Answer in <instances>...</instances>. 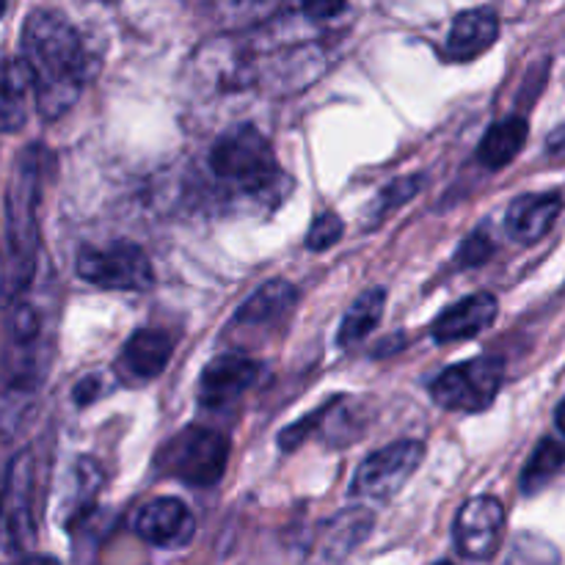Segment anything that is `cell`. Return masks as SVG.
<instances>
[{"label": "cell", "instance_id": "cell-1", "mask_svg": "<svg viewBox=\"0 0 565 565\" xmlns=\"http://www.w3.org/2000/svg\"><path fill=\"white\" fill-rule=\"evenodd\" d=\"M22 61L31 72L33 97L44 119L64 116L94 75V58L81 33L47 9L31 11L22 25Z\"/></svg>", "mask_w": 565, "mask_h": 565}, {"label": "cell", "instance_id": "cell-2", "mask_svg": "<svg viewBox=\"0 0 565 565\" xmlns=\"http://www.w3.org/2000/svg\"><path fill=\"white\" fill-rule=\"evenodd\" d=\"M47 149L33 143L17 158L14 177L6 191V263L3 298L14 303L36 274L39 254V199H42Z\"/></svg>", "mask_w": 565, "mask_h": 565}, {"label": "cell", "instance_id": "cell-3", "mask_svg": "<svg viewBox=\"0 0 565 565\" xmlns=\"http://www.w3.org/2000/svg\"><path fill=\"white\" fill-rule=\"evenodd\" d=\"M210 169L252 196L274 193L285 182L274 147L254 125H237L226 130L210 152Z\"/></svg>", "mask_w": 565, "mask_h": 565}, {"label": "cell", "instance_id": "cell-4", "mask_svg": "<svg viewBox=\"0 0 565 565\" xmlns=\"http://www.w3.org/2000/svg\"><path fill=\"white\" fill-rule=\"evenodd\" d=\"M230 461V441L224 434L210 428H185L160 450L158 467L166 475L196 489H210L218 483Z\"/></svg>", "mask_w": 565, "mask_h": 565}, {"label": "cell", "instance_id": "cell-5", "mask_svg": "<svg viewBox=\"0 0 565 565\" xmlns=\"http://www.w3.org/2000/svg\"><path fill=\"white\" fill-rule=\"evenodd\" d=\"M502 381H505V362L502 359H469V362L447 367L430 384V397H434L436 406L447 408V412L478 414L494 403Z\"/></svg>", "mask_w": 565, "mask_h": 565}, {"label": "cell", "instance_id": "cell-6", "mask_svg": "<svg viewBox=\"0 0 565 565\" xmlns=\"http://www.w3.org/2000/svg\"><path fill=\"white\" fill-rule=\"evenodd\" d=\"M77 276L103 290L147 292L154 285V270L143 248L132 243H110L105 248H83L77 254Z\"/></svg>", "mask_w": 565, "mask_h": 565}, {"label": "cell", "instance_id": "cell-7", "mask_svg": "<svg viewBox=\"0 0 565 565\" xmlns=\"http://www.w3.org/2000/svg\"><path fill=\"white\" fill-rule=\"evenodd\" d=\"M425 458V447L419 441H395L381 450L370 452L362 463H359L356 475H353L351 494L356 500L384 502L392 500L403 486L412 480L419 463Z\"/></svg>", "mask_w": 565, "mask_h": 565}, {"label": "cell", "instance_id": "cell-8", "mask_svg": "<svg viewBox=\"0 0 565 565\" xmlns=\"http://www.w3.org/2000/svg\"><path fill=\"white\" fill-rule=\"evenodd\" d=\"M502 530H505V508L497 497H472L458 511L452 539L456 550L467 561H491L500 552Z\"/></svg>", "mask_w": 565, "mask_h": 565}, {"label": "cell", "instance_id": "cell-9", "mask_svg": "<svg viewBox=\"0 0 565 565\" xmlns=\"http://www.w3.org/2000/svg\"><path fill=\"white\" fill-rule=\"evenodd\" d=\"M138 539L160 550H180L196 533L191 508L177 497H158L147 502L136 516Z\"/></svg>", "mask_w": 565, "mask_h": 565}, {"label": "cell", "instance_id": "cell-10", "mask_svg": "<svg viewBox=\"0 0 565 565\" xmlns=\"http://www.w3.org/2000/svg\"><path fill=\"white\" fill-rule=\"evenodd\" d=\"M259 364L237 353H224L204 367L199 379V403L204 408H224L257 381Z\"/></svg>", "mask_w": 565, "mask_h": 565}, {"label": "cell", "instance_id": "cell-11", "mask_svg": "<svg viewBox=\"0 0 565 565\" xmlns=\"http://www.w3.org/2000/svg\"><path fill=\"white\" fill-rule=\"evenodd\" d=\"M497 312H500V307H497V298L491 292H475V296H467L447 307L430 326V337L441 345L472 340L494 323Z\"/></svg>", "mask_w": 565, "mask_h": 565}, {"label": "cell", "instance_id": "cell-12", "mask_svg": "<svg viewBox=\"0 0 565 565\" xmlns=\"http://www.w3.org/2000/svg\"><path fill=\"white\" fill-rule=\"evenodd\" d=\"M561 213L563 199L557 193H524L508 207L505 230L516 243H539Z\"/></svg>", "mask_w": 565, "mask_h": 565}, {"label": "cell", "instance_id": "cell-13", "mask_svg": "<svg viewBox=\"0 0 565 565\" xmlns=\"http://www.w3.org/2000/svg\"><path fill=\"white\" fill-rule=\"evenodd\" d=\"M500 36V17L491 9H469L452 20L450 36H447L445 53L452 61H475L478 55L489 53Z\"/></svg>", "mask_w": 565, "mask_h": 565}, {"label": "cell", "instance_id": "cell-14", "mask_svg": "<svg viewBox=\"0 0 565 565\" xmlns=\"http://www.w3.org/2000/svg\"><path fill=\"white\" fill-rule=\"evenodd\" d=\"M9 527L20 546L31 544L33 524V456L20 452L9 467Z\"/></svg>", "mask_w": 565, "mask_h": 565}, {"label": "cell", "instance_id": "cell-15", "mask_svg": "<svg viewBox=\"0 0 565 565\" xmlns=\"http://www.w3.org/2000/svg\"><path fill=\"white\" fill-rule=\"evenodd\" d=\"M373 524L375 519L367 508L340 511L320 530V555L326 561H345L351 552H356L367 541V535L373 533Z\"/></svg>", "mask_w": 565, "mask_h": 565}, {"label": "cell", "instance_id": "cell-16", "mask_svg": "<svg viewBox=\"0 0 565 565\" xmlns=\"http://www.w3.org/2000/svg\"><path fill=\"white\" fill-rule=\"evenodd\" d=\"M171 351H174V345H171V337L166 331L138 329L121 348V367L136 379H154L166 370Z\"/></svg>", "mask_w": 565, "mask_h": 565}, {"label": "cell", "instance_id": "cell-17", "mask_svg": "<svg viewBox=\"0 0 565 565\" xmlns=\"http://www.w3.org/2000/svg\"><path fill=\"white\" fill-rule=\"evenodd\" d=\"M296 301H298V287L285 279H274L268 281V285L259 287V290H254L252 296L243 301V307L237 309L235 315V323L241 326L270 323V320L290 312V309L296 307Z\"/></svg>", "mask_w": 565, "mask_h": 565}, {"label": "cell", "instance_id": "cell-18", "mask_svg": "<svg viewBox=\"0 0 565 565\" xmlns=\"http://www.w3.org/2000/svg\"><path fill=\"white\" fill-rule=\"evenodd\" d=\"M527 119H522V116H508V119L494 121L480 141L478 160L491 171L513 163V158L522 152L524 141H527Z\"/></svg>", "mask_w": 565, "mask_h": 565}, {"label": "cell", "instance_id": "cell-19", "mask_svg": "<svg viewBox=\"0 0 565 565\" xmlns=\"http://www.w3.org/2000/svg\"><path fill=\"white\" fill-rule=\"evenodd\" d=\"M31 86V72L25 61H14L0 75V132H14L25 125V92Z\"/></svg>", "mask_w": 565, "mask_h": 565}, {"label": "cell", "instance_id": "cell-20", "mask_svg": "<svg viewBox=\"0 0 565 565\" xmlns=\"http://www.w3.org/2000/svg\"><path fill=\"white\" fill-rule=\"evenodd\" d=\"M386 307V290L373 287V290H364L362 296L353 301V307L348 309L345 318H342L340 331H337V342L340 345H353V342H362L375 326L384 318Z\"/></svg>", "mask_w": 565, "mask_h": 565}, {"label": "cell", "instance_id": "cell-21", "mask_svg": "<svg viewBox=\"0 0 565 565\" xmlns=\"http://www.w3.org/2000/svg\"><path fill=\"white\" fill-rule=\"evenodd\" d=\"M565 467V441L544 439L530 456L527 467L522 472V491L524 494H539L552 478Z\"/></svg>", "mask_w": 565, "mask_h": 565}, {"label": "cell", "instance_id": "cell-22", "mask_svg": "<svg viewBox=\"0 0 565 565\" xmlns=\"http://www.w3.org/2000/svg\"><path fill=\"white\" fill-rule=\"evenodd\" d=\"M103 486V472H99L97 463L92 458H81L75 467V494L70 497V522L86 516L92 511L94 500H97V491Z\"/></svg>", "mask_w": 565, "mask_h": 565}, {"label": "cell", "instance_id": "cell-23", "mask_svg": "<svg viewBox=\"0 0 565 565\" xmlns=\"http://www.w3.org/2000/svg\"><path fill=\"white\" fill-rule=\"evenodd\" d=\"M505 565H561V552L541 535L522 533L511 544Z\"/></svg>", "mask_w": 565, "mask_h": 565}, {"label": "cell", "instance_id": "cell-24", "mask_svg": "<svg viewBox=\"0 0 565 565\" xmlns=\"http://www.w3.org/2000/svg\"><path fill=\"white\" fill-rule=\"evenodd\" d=\"M342 230H345V226H342L340 215L320 213L307 232V248L309 252H326V248L337 246L342 237Z\"/></svg>", "mask_w": 565, "mask_h": 565}, {"label": "cell", "instance_id": "cell-25", "mask_svg": "<svg viewBox=\"0 0 565 565\" xmlns=\"http://www.w3.org/2000/svg\"><path fill=\"white\" fill-rule=\"evenodd\" d=\"M423 177H401V180H395L392 185H386L384 191H381L379 213H390V210L403 207V204L412 202V199L423 191Z\"/></svg>", "mask_w": 565, "mask_h": 565}, {"label": "cell", "instance_id": "cell-26", "mask_svg": "<svg viewBox=\"0 0 565 565\" xmlns=\"http://www.w3.org/2000/svg\"><path fill=\"white\" fill-rule=\"evenodd\" d=\"M491 252H494V243H491V237L486 232L478 230L461 243V248L456 252V263L461 268H475V265H483L491 257Z\"/></svg>", "mask_w": 565, "mask_h": 565}, {"label": "cell", "instance_id": "cell-27", "mask_svg": "<svg viewBox=\"0 0 565 565\" xmlns=\"http://www.w3.org/2000/svg\"><path fill=\"white\" fill-rule=\"evenodd\" d=\"M323 419V412H315L309 414V417L298 419L296 425H290V428H285L279 434V447L281 450H296L298 445H301L303 439H309V434H312L315 428H318V423Z\"/></svg>", "mask_w": 565, "mask_h": 565}, {"label": "cell", "instance_id": "cell-28", "mask_svg": "<svg viewBox=\"0 0 565 565\" xmlns=\"http://www.w3.org/2000/svg\"><path fill=\"white\" fill-rule=\"evenodd\" d=\"M298 6L309 20H331L345 11L348 0H298Z\"/></svg>", "mask_w": 565, "mask_h": 565}, {"label": "cell", "instance_id": "cell-29", "mask_svg": "<svg viewBox=\"0 0 565 565\" xmlns=\"http://www.w3.org/2000/svg\"><path fill=\"white\" fill-rule=\"evenodd\" d=\"M221 9L230 11L232 17H243V14H263L265 3L274 6L276 0H215Z\"/></svg>", "mask_w": 565, "mask_h": 565}, {"label": "cell", "instance_id": "cell-30", "mask_svg": "<svg viewBox=\"0 0 565 565\" xmlns=\"http://www.w3.org/2000/svg\"><path fill=\"white\" fill-rule=\"evenodd\" d=\"M97 392H99V381L97 379L81 381V384L75 386V403H77V406H86V403H92L94 397H97Z\"/></svg>", "mask_w": 565, "mask_h": 565}, {"label": "cell", "instance_id": "cell-31", "mask_svg": "<svg viewBox=\"0 0 565 565\" xmlns=\"http://www.w3.org/2000/svg\"><path fill=\"white\" fill-rule=\"evenodd\" d=\"M20 565H61V563L50 555H31V557H25Z\"/></svg>", "mask_w": 565, "mask_h": 565}, {"label": "cell", "instance_id": "cell-32", "mask_svg": "<svg viewBox=\"0 0 565 565\" xmlns=\"http://www.w3.org/2000/svg\"><path fill=\"white\" fill-rule=\"evenodd\" d=\"M555 423H557V430H561V434L565 436V401L561 403V406H557V417H555Z\"/></svg>", "mask_w": 565, "mask_h": 565}, {"label": "cell", "instance_id": "cell-33", "mask_svg": "<svg viewBox=\"0 0 565 565\" xmlns=\"http://www.w3.org/2000/svg\"><path fill=\"white\" fill-rule=\"evenodd\" d=\"M6 6H9V0H0V17H3V11H6Z\"/></svg>", "mask_w": 565, "mask_h": 565}, {"label": "cell", "instance_id": "cell-34", "mask_svg": "<svg viewBox=\"0 0 565 565\" xmlns=\"http://www.w3.org/2000/svg\"><path fill=\"white\" fill-rule=\"evenodd\" d=\"M0 522H3V500H0Z\"/></svg>", "mask_w": 565, "mask_h": 565}, {"label": "cell", "instance_id": "cell-35", "mask_svg": "<svg viewBox=\"0 0 565 565\" xmlns=\"http://www.w3.org/2000/svg\"><path fill=\"white\" fill-rule=\"evenodd\" d=\"M439 565H452V563H439Z\"/></svg>", "mask_w": 565, "mask_h": 565}]
</instances>
